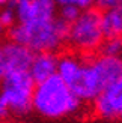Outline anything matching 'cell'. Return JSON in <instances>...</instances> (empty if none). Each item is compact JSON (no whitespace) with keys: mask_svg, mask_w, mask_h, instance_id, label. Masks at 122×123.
Returning a JSON list of instances; mask_svg holds the SVG:
<instances>
[{"mask_svg":"<svg viewBox=\"0 0 122 123\" xmlns=\"http://www.w3.org/2000/svg\"><path fill=\"white\" fill-rule=\"evenodd\" d=\"M32 108L44 117L59 119L81 111L83 101L71 92L57 74L36 83L32 92Z\"/></svg>","mask_w":122,"mask_h":123,"instance_id":"6da1fadb","label":"cell"},{"mask_svg":"<svg viewBox=\"0 0 122 123\" xmlns=\"http://www.w3.org/2000/svg\"><path fill=\"white\" fill-rule=\"evenodd\" d=\"M68 24L60 18L18 23L9 29L12 42L21 44L33 53H56L66 42Z\"/></svg>","mask_w":122,"mask_h":123,"instance_id":"7a4b0ae2","label":"cell"},{"mask_svg":"<svg viewBox=\"0 0 122 123\" xmlns=\"http://www.w3.org/2000/svg\"><path fill=\"white\" fill-rule=\"evenodd\" d=\"M102 41L104 33L101 27V11L98 9H84L71 24H68L66 42L78 53L90 54L100 50Z\"/></svg>","mask_w":122,"mask_h":123,"instance_id":"3957f363","label":"cell"},{"mask_svg":"<svg viewBox=\"0 0 122 123\" xmlns=\"http://www.w3.org/2000/svg\"><path fill=\"white\" fill-rule=\"evenodd\" d=\"M35 81L29 71L8 72L2 77L0 105L8 113L27 114L32 110V92Z\"/></svg>","mask_w":122,"mask_h":123,"instance_id":"277c9868","label":"cell"},{"mask_svg":"<svg viewBox=\"0 0 122 123\" xmlns=\"http://www.w3.org/2000/svg\"><path fill=\"white\" fill-rule=\"evenodd\" d=\"M94 113L106 120H122V77L101 92L92 101Z\"/></svg>","mask_w":122,"mask_h":123,"instance_id":"5b68a950","label":"cell"},{"mask_svg":"<svg viewBox=\"0 0 122 123\" xmlns=\"http://www.w3.org/2000/svg\"><path fill=\"white\" fill-rule=\"evenodd\" d=\"M18 23H32L50 20L56 15V5L53 0H12Z\"/></svg>","mask_w":122,"mask_h":123,"instance_id":"8992f818","label":"cell"},{"mask_svg":"<svg viewBox=\"0 0 122 123\" xmlns=\"http://www.w3.org/2000/svg\"><path fill=\"white\" fill-rule=\"evenodd\" d=\"M33 54L35 53L30 51L29 48L12 41L0 45V65H2L3 74L29 71Z\"/></svg>","mask_w":122,"mask_h":123,"instance_id":"52a82bcc","label":"cell"},{"mask_svg":"<svg viewBox=\"0 0 122 123\" xmlns=\"http://www.w3.org/2000/svg\"><path fill=\"white\" fill-rule=\"evenodd\" d=\"M89 63L92 66L102 90L122 77V57L100 54L96 57L89 59Z\"/></svg>","mask_w":122,"mask_h":123,"instance_id":"ba28073f","label":"cell"},{"mask_svg":"<svg viewBox=\"0 0 122 123\" xmlns=\"http://www.w3.org/2000/svg\"><path fill=\"white\" fill-rule=\"evenodd\" d=\"M56 68H57V56L54 53H35L29 68V74L36 84L54 75Z\"/></svg>","mask_w":122,"mask_h":123,"instance_id":"9c48e42d","label":"cell"},{"mask_svg":"<svg viewBox=\"0 0 122 123\" xmlns=\"http://www.w3.org/2000/svg\"><path fill=\"white\" fill-rule=\"evenodd\" d=\"M101 27H102L104 38L122 36V5L102 9Z\"/></svg>","mask_w":122,"mask_h":123,"instance_id":"30bf717a","label":"cell"},{"mask_svg":"<svg viewBox=\"0 0 122 123\" xmlns=\"http://www.w3.org/2000/svg\"><path fill=\"white\" fill-rule=\"evenodd\" d=\"M100 50H101V54H104V56L122 57V36L104 38Z\"/></svg>","mask_w":122,"mask_h":123,"instance_id":"8fae6325","label":"cell"},{"mask_svg":"<svg viewBox=\"0 0 122 123\" xmlns=\"http://www.w3.org/2000/svg\"><path fill=\"white\" fill-rule=\"evenodd\" d=\"M56 6H75L80 11L84 9H89V8H94L95 5V0H53Z\"/></svg>","mask_w":122,"mask_h":123,"instance_id":"7c38bea8","label":"cell"},{"mask_svg":"<svg viewBox=\"0 0 122 123\" xmlns=\"http://www.w3.org/2000/svg\"><path fill=\"white\" fill-rule=\"evenodd\" d=\"M80 9L75 8V6H60V11H59V18L62 21H65L66 24H71L75 18L80 15Z\"/></svg>","mask_w":122,"mask_h":123,"instance_id":"4fadbf2b","label":"cell"},{"mask_svg":"<svg viewBox=\"0 0 122 123\" xmlns=\"http://www.w3.org/2000/svg\"><path fill=\"white\" fill-rule=\"evenodd\" d=\"M0 21L2 24L6 27H12L17 21V17H15V11L12 6H3V8H0Z\"/></svg>","mask_w":122,"mask_h":123,"instance_id":"5bb4252c","label":"cell"},{"mask_svg":"<svg viewBox=\"0 0 122 123\" xmlns=\"http://www.w3.org/2000/svg\"><path fill=\"white\" fill-rule=\"evenodd\" d=\"M95 5H98L100 9H107L112 6L122 5V0H95Z\"/></svg>","mask_w":122,"mask_h":123,"instance_id":"9a60e30c","label":"cell"},{"mask_svg":"<svg viewBox=\"0 0 122 123\" xmlns=\"http://www.w3.org/2000/svg\"><path fill=\"white\" fill-rule=\"evenodd\" d=\"M12 0H0V8H3V6H9Z\"/></svg>","mask_w":122,"mask_h":123,"instance_id":"2e32d148","label":"cell"},{"mask_svg":"<svg viewBox=\"0 0 122 123\" xmlns=\"http://www.w3.org/2000/svg\"><path fill=\"white\" fill-rule=\"evenodd\" d=\"M6 114H8V111H6V110H5L2 105H0V119H2V117H5Z\"/></svg>","mask_w":122,"mask_h":123,"instance_id":"e0dca14e","label":"cell"},{"mask_svg":"<svg viewBox=\"0 0 122 123\" xmlns=\"http://www.w3.org/2000/svg\"><path fill=\"white\" fill-rule=\"evenodd\" d=\"M5 32V26L2 24V21H0V33H3Z\"/></svg>","mask_w":122,"mask_h":123,"instance_id":"ac0fdd59","label":"cell"},{"mask_svg":"<svg viewBox=\"0 0 122 123\" xmlns=\"http://www.w3.org/2000/svg\"><path fill=\"white\" fill-rule=\"evenodd\" d=\"M2 77H3V71H2V65H0V81H2Z\"/></svg>","mask_w":122,"mask_h":123,"instance_id":"d6986e66","label":"cell"},{"mask_svg":"<svg viewBox=\"0 0 122 123\" xmlns=\"http://www.w3.org/2000/svg\"><path fill=\"white\" fill-rule=\"evenodd\" d=\"M0 123H8V122H0Z\"/></svg>","mask_w":122,"mask_h":123,"instance_id":"ffe728a7","label":"cell"}]
</instances>
